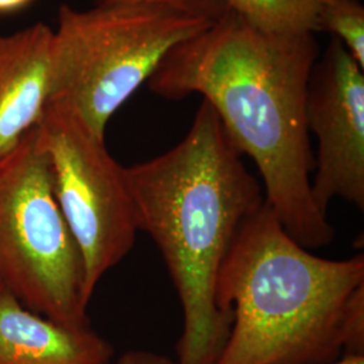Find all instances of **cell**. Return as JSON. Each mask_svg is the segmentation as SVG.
I'll return each mask as SVG.
<instances>
[{
    "label": "cell",
    "instance_id": "cell-1",
    "mask_svg": "<svg viewBox=\"0 0 364 364\" xmlns=\"http://www.w3.org/2000/svg\"><path fill=\"white\" fill-rule=\"evenodd\" d=\"M318 55L312 33L266 34L228 10L171 49L147 81L164 99L204 97L239 153L255 162L264 200L287 234L308 250L336 234L312 196L306 95Z\"/></svg>",
    "mask_w": 364,
    "mask_h": 364
},
{
    "label": "cell",
    "instance_id": "cell-13",
    "mask_svg": "<svg viewBox=\"0 0 364 364\" xmlns=\"http://www.w3.org/2000/svg\"><path fill=\"white\" fill-rule=\"evenodd\" d=\"M117 364H176L168 356L159 355L156 352L136 351L126 352L120 356Z\"/></svg>",
    "mask_w": 364,
    "mask_h": 364
},
{
    "label": "cell",
    "instance_id": "cell-8",
    "mask_svg": "<svg viewBox=\"0 0 364 364\" xmlns=\"http://www.w3.org/2000/svg\"><path fill=\"white\" fill-rule=\"evenodd\" d=\"M53 39L45 23L0 36V158L37 127L49 105Z\"/></svg>",
    "mask_w": 364,
    "mask_h": 364
},
{
    "label": "cell",
    "instance_id": "cell-4",
    "mask_svg": "<svg viewBox=\"0 0 364 364\" xmlns=\"http://www.w3.org/2000/svg\"><path fill=\"white\" fill-rule=\"evenodd\" d=\"M212 22L162 0L63 4L53 39L49 102L70 107L105 136L111 117L149 81L168 53Z\"/></svg>",
    "mask_w": 364,
    "mask_h": 364
},
{
    "label": "cell",
    "instance_id": "cell-15",
    "mask_svg": "<svg viewBox=\"0 0 364 364\" xmlns=\"http://www.w3.org/2000/svg\"><path fill=\"white\" fill-rule=\"evenodd\" d=\"M328 364H364V356H343L336 362Z\"/></svg>",
    "mask_w": 364,
    "mask_h": 364
},
{
    "label": "cell",
    "instance_id": "cell-9",
    "mask_svg": "<svg viewBox=\"0 0 364 364\" xmlns=\"http://www.w3.org/2000/svg\"><path fill=\"white\" fill-rule=\"evenodd\" d=\"M112 356L91 326L55 323L0 287V364H109Z\"/></svg>",
    "mask_w": 364,
    "mask_h": 364
},
{
    "label": "cell",
    "instance_id": "cell-3",
    "mask_svg": "<svg viewBox=\"0 0 364 364\" xmlns=\"http://www.w3.org/2000/svg\"><path fill=\"white\" fill-rule=\"evenodd\" d=\"M364 257L326 259L287 234L266 203L221 263L216 302L232 326L216 364H328L344 356Z\"/></svg>",
    "mask_w": 364,
    "mask_h": 364
},
{
    "label": "cell",
    "instance_id": "cell-14",
    "mask_svg": "<svg viewBox=\"0 0 364 364\" xmlns=\"http://www.w3.org/2000/svg\"><path fill=\"white\" fill-rule=\"evenodd\" d=\"M34 0H0V14L21 11L30 6Z\"/></svg>",
    "mask_w": 364,
    "mask_h": 364
},
{
    "label": "cell",
    "instance_id": "cell-7",
    "mask_svg": "<svg viewBox=\"0 0 364 364\" xmlns=\"http://www.w3.org/2000/svg\"><path fill=\"white\" fill-rule=\"evenodd\" d=\"M306 124L317 138L312 196L328 215L332 200L364 208V70L338 39L331 38L313 66Z\"/></svg>",
    "mask_w": 364,
    "mask_h": 364
},
{
    "label": "cell",
    "instance_id": "cell-11",
    "mask_svg": "<svg viewBox=\"0 0 364 364\" xmlns=\"http://www.w3.org/2000/svg\"><path fill=\"white\" fill-rule=\"evenodd\" d=\"M332 34L364 70V7L360 0H323L317 30Z\"/></svg>",
    "mask_w": 364,
    "mask_h": 364
},
{
    "label": "cell",
    "instance_id": "cell-5",
    "mask_svg": "<svg viewBox=\"0 0 364 364\" xmlns=\"http://www.w3.org/2000/svg\"><path fill=\"white\" fill-rule=\"evenodd\" d=\"M84 262L37 130L0 158V287L70 328L90 326Z\"/></svg>",
    "mask_w": 364,
    "mask_h": 364
},
{
    "label": "cell",
    "instance_id": "cell-2",
    "mask_svg": "<svg viewBox=\"0 0 364 364\" xmlns=\"http://www.w3.org/2000/svg\"><path fill=\"white\" fill-rule=\"evenodd\" d=\"M138 230L150 235L181 301L176 364H216L232 316L216 302L221 263L264 203L213 108L203 100L181 142L126 168Z\"/></svg>",
    "mask_w": 364,
    "mask_h": 364
},
{
    "label": "cell",
    "instance_id": "cell-10",
    "mask_svg": "<svg viewBox=\"0 0 364 364\" xmlns=\"http://www.w3.org/2000/svg\"><path fill=\"white\" fill-rule=\"evenodd\" d=\"M230 11L250 26L275 36H296L317 30L323 0H225Z\"/></svg>",
    "mask_w": 364,
    "mask_h": 364
},
{
    "label": "cell",
    "instance_id": "cell-6",
    "mask_svg": "<svg viewBox=\"0 0 364 364\" xmlns=\"http://www.w3.org/2000/svg\"><path fill=\"white\" fill-rule=\"evenodd\" d=\"M36 130L50 162L54 195L82 257L84 291L91 302L139 231L126 168L109 154L105 136L68 105L49 102Z\"/></svg>",
    "mask_w": 364,
    "mask_h": 364
},
{
    "label": "cell",
    "instance_id": "cell-12",
    "mask_svg": "<svg viewBox=\"0 0 364 364\" xmlns=\"http://www.w3.org/2000/svg\"><path fill=\"white\" fill-rule=\"evenodd\" d=\"M180 7L186 13L203 16L212 23L219 21L228 11L225 0H162Z\"/></svg>",
    "mask_w": 364,
    "mask_h": 364
}]
</instances>
